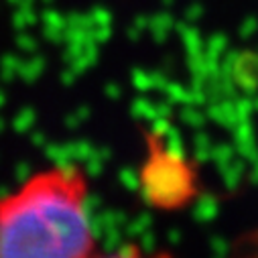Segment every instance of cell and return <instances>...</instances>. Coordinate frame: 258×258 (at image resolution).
<instances>
[{"label": "cell", "instance_id": "2", "mask_svg": "<svg viewBox=\"0 0 258 258\" xmlns=\"http://www.w3.org/2000/svg\"><path fill=\"white\" fill-rule=\"evenodd\" d=\"M145 157L139 167L143 202L161 214L187 210L202 193L200 167L159 128H143Z\"/></svg>", "mask_w": 258, "mask_h": 258}, {"label": "cell", "instance_id": "1", "mask_svg": "<svg viewBox=\"0 0 258 258\" xmlns=\"http://www.w3.org/2000/svg\"><path fill=\"white\" fill-rule=\"evenodd\" d=\"M98 254L90 177L51 165L0 196V258H88Z\"/></svg>", "mask_w": 258, "mask_h": 258}]
</instances>
